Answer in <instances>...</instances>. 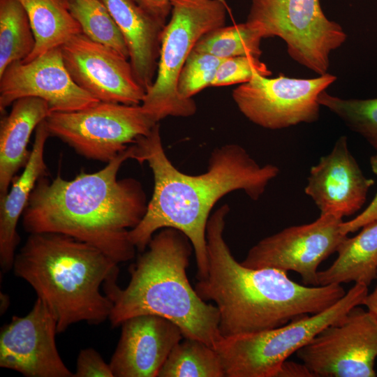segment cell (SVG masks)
Masks as SVG:
<instances>
[{"mask_svg": "<svg viewBox=\"0 0 377 377\" xmlns=\"http://www.w3.org/2000/svg\"><path fill=\"white\" fill-rule=\"evenodd\" d=\"M131 148V158L147 163L154 178L153 193L145 214L128 232L131 242L143 252L157 230L165 228L179 230L192 244L198 280L207 276L206 229L216 203L236 190L258 200L280 172L276 165L258 164L242 147L227 144L212 151L206 172L196 175L184 173L168 158L158 123Z\"/></svg>", "mask_w": 377, "mask_h": 377, "instance_id": "1", "label": "cell"}, {"mask_svg": "<svg viewBox=\"0 0 377 377\" xmlns=\"http://www.w3.org/2000/svg\"><path fill=\"white\" fill-rule=\"evenodd\" d=\"M131 157L130 145L95 172L82 171L72 180L59 173L52 179L39 178L22 214L24 230L68 235L98 248L118 264L132 259L135 247L128 232L143 218L148 202L139 181L117 179Z\"/></svg>", "mask_w": 377, "mask_h": 377, "instance_id": "2", "label": "cell"}, {"mask_svg": "<svg viewBox=\"0 0 377 377\" xmlns=\"http://www.w3.org/2000/svg\"><path fill=\"white\" fill-rule=\"evenodd\" d=\"M229 211L225 204L209 218L207 276L195 286L201 299L216 303L223 337L281 327L300 316L320 313L344 296L346 292L339 284L302 285L287 272L249 268L237 262L223 237Z\"/></svg>", "mask_w": 377, "mask_h": 377, "instance_id": "3", "label": "cell"}, {"mask_svg": "<svg viewBox=\"0 0 377 377\" xmlns=\"http://www.w3.org/2000/svg\"><path fill=\"white\" fill-rule=\"evenodd\" d=\"M129 268L131 279L122 289L117 279L103 289L113 302L109 316L112 327L142 314L165 318L181 330L184 338L201 341L215 348L223 338L219 311L207 303L189 283L186 269L193 246L179 230L165 228L154 235Z\"/></svg>", "mask_w": 377, "mask_h": 377, "instance_id": "4", "label": "cell"}, {"mask_svg": "<svg viewBox=\"0 0 377 377\" xmlns=\"http://www.w3.org/2000/svg\"><path fill=\"white\" fill-rule=\"evenodd\" d=\"M117 265L88 243L61 233L39 232L28 237L13 269L47 305L60 333L80 321L98 325L109 318L113 302L101 288L117 279Z\"/></svg>", "mask_w": 377, "mask_h": 377, "instance_id": "5", "label": "cell"}, {"mask_svg": "<svg viewBox=\"0 0 377 377\" xmlns=\"http://www.w3.org/2000/svg\"><path fill=\"white\" fill-rule=\"evenodd\" d=\"M368 287L355 283L338 302L315 314L304 315L281 327L223 337L215 350L226 377H276L281 364L325 327L363 305Z\"/></svg>", "mask_w": 377, "mask_h": 377, "instance_id": "6", "label": "cell"}, {"mask_svg": "<svg viewBox=\"0 0 377 377\" xmlns=\"http://www.w3.org/2000/svg\"><path fill=\"white\" fill-rule=\"evenodd\" d=\"M170 14L161 37L156 75L141 104L156 123L195 113L193 99L179 96L178 78L198 40L225 25L227 8L223 0H172Z\"/></svg>", "mask_w": 377, "mask_h": 377, "instance_id": "7", "label": "cell"}, {"mask_svg": "<svg viewBox=\"0 0 377 377\" xmlns=\"http://www.w3.org/2000/svg\"><path fill=\"white\" fill-rule=\"evenodd\" d=\"M263 38L279 37L289 56L319 75L327 73L331 52L347 35L324 14L320 0H251L246 21Z\"/></svg>", "mask_w": 377, "mask_h": 377, "instance_id": "8", "label": "cell"}, {"mask_svg": "<svg viewBox=\"0 0 377 377\" xmlns=\"http://www.w3.org/2000/svg\"><path fill=\"white\" fill-rule=\"evenodd\" d=\"M45 123L50 136L85 158L107 163L157 124L141 105L101 101L80 110L51 112Z\"/></svg>", "mask_w": 377, "mask_h": 377, "instance_id": "9", "label": "cell"}, {"mask_svg": "<svg viewBox=\"0 0 377 377\" xmlns=\"http://www.w3.org/2000/svg\"><path fill=\"white\" fill-rule=\"evenodd\" d=\"M336 80L328 73L310 79L256 75L234 89L232 95L239 111L251 122L281 129L318 121V96Z\"/></svg>", "mask_w": 377, "mask_h": 377, "instance_id": "10", "label": "cell"}, {"mask_svg": "<svg viewBox=\"0 0 377 377\" xmlns=\"http://www.w3.org/2000/svg\"><path fill=\"white\" fill-rule=\"evenodd\" d=\"M297 357L324 377H375L377 319L359 306L300 348Z\"/></svg>", "mask_w": 377, "mask_h": 377, "instance_id": "11", "label": "cell"}, {"mask_svg": "<svg viewBox=\"0 0 377 377\" xmlns=\"http://www.w3.org/2000/svg\"><path fill=\"white\" fill-rule=\"evenodd\" d=\"M342 222L327 214L309 223L288 227L260 240L240 263L249 268L293 271L304 285L317 286L319 265L348 237L341 230Z\"/></svg>", "mask_w": 377, "mask_h": 377, "instance_id": "12", "label": "cell"}, {"mask_svg": "<svg viewBox=\"0 0 377 377\" xmlns=\"http://www.w3.org/2000/svg\"><path fill=\"white\" fill-rule=\"evenodd\" d=\"M64 66L74 82L101 102L141 105L146 91L129 59L82 33L61 47Z\"/></svg>", "mask_w": 377, "mask_h": 377, "instance_id": "13", "label": "cell"}, {"mask_svg": "<svg viewBox=\"0 0 377 377\" xmlns=\"http://www.w3.org/2000/svg\"><path fill=\"white\" fill-rule=\"evenodd\" d=\"M24 97L47 102L51 112H73L100 101L79 87L67 71L61 47L29 61L10 64L0 75V111Z\"/></svg>", "mask_w": 377, "mask_h": 377, "instance_id": "14", "label": "cell"}, {"mask_svg": "<svg viewBox=\"0 0 377 377\" xmlns=\"http://www.w3.org/2000/svg\"><path fill=\"white\" fill-rule=\"evenodd\" d=\"M57 320L37 297L24 316H13L0 333V367L28 377H73L57 348Z\"/></svg>", "mask_w": 377, "mask_h": 377, "instance_id": "15", "label": "cell"}, {"mask_svg": "<svg viewBox=\"0 0 377 377\" xmlns=\"http://www.w3.org/2000/svg\"><path fill=\"white\" fill-rule=\"evenodd\" d=\"M374 184L350 153L347 137L342 135L331 151L311 168L304 192L314 202L320 215L343 219L362 208Z\"/></svg>", "mask_w": 377, "mask_h": 377, "instance_id": "16", "label": "cell"}, {"mask_svg": "<svg viewBox=\"0 0 377 377\" xmlns=\"http://www.w3.org/2000/svg\"><path fill=\"white\" fill-rule=\"evenodd\" d=\"M121 325L109 363L114 377H158L170 353L184 338L176 324L156 315L133 316Z\"/></svg>", "mask_w": 377, "mask_h": 377, "instance_id": "17", "label": "cell"}, {"mask_svg": "<svg viewBox=\"0 0 377 377\" xmlns=\"http://www.w3.org/2000/svg\"><path fill=\"white\" fill-rule=\"evenodd\" d=\"M103 1L125 40L135 77L147 91L156 75L166 23L151 15L134 0Z\"/></svg>", "mask_w": 377, "mask_h": 377, "instance_id": "18", "label": "cell"}, {"mask_svg": "<svg viewBox=\"0 0 377 377\" xmlns=\"http://www.w3.org/2000/svg\"><path fill=\"white\" fill-rule=\"evenodd\" d=\"M50 137L45 120L36 128L30 158L18 177H15L8 193L0 198V265L6 272L13 269L15 250L20 241L17 225L39 179L47 175L44 159L45 145Z\"/></svg>", "mask_w": 377, "mask_h": 377, "instance_id": "19", "label": "cell"}, {"mask_svg": "<svg viewBox=\"0 0 377 377\" xmlns=\"http://www.w3.org/2000/svg\"><path fill=\"white\" fill-rule=\"evenodd\" d=\"M11 105L0 122V198L30 158L27 146L32 132L51 113L47 102L36 97L17 99Z\"/></svg>", "mask_w": 377, "mask_h": 377, "instance_id": "20", "label": "cell"}, {"mask_svg": "<svg viewBox=\"0 0 377 377\" xmlns=\"http://www.w3.org/2000/svg\"><path fill=\"white\" fill-rule=\"evenodd\" d=\"M362 228L342 242L330 267L318 272V286L354 282L369 287L377 279V221Z\"/></svg>", "mask_w": 377, "mask_h": 377, "instance_id": "21", "label": "cell"}, {"mask_svg": "<svg viewBox=\"0 0 377 377\" xmlns=\"http://www.w3.org/2000/svg\"><path fill=\"white\" fill-rule=\"evenodd\" d=\"M24 8L33 30L36 44L29 61L46 52L61 47L82 33L71 13L68 0H18Z\"/></svg>", "mask_w": 377, "mask_h": 377, "instance_id": "22", "label": "cell"}, {"mask_svg": "<svg viewBox=\"0 0 377 377\" xmlns=\"http://www.w3.org/2000/svg\"><path fill=\"white\" fill-rule=\"evenodd\" d=\"M35 44L22 3L18 0H0V75L10 64L25 60Z\"/></svg>", "mask_w": 377, "mask_h": 377, "instance_id": "23", "label": "cell"}, {"mask_svg": "<svg viewBox=\"0 0 377 377\" xmlns=\"http://www.w3.org/2000/svg\"><path fill=\"white\" fill-rule=\"evenodd\" d=\"M158 377H226L216 350L205 343L183 338L171 350Z\"/></svg>", "mask_w": 377, "mask_h": 377, "instance_id": "24", "label": "cell"}, {"mask_svg": "<svg viewBox=\"0 0 377 377\" xmlns=\"http://www.w3.org/2000/svg\"><path fill=\"white\" fill-rule=\"evenodd\" d=\"M68 5L82 34L129 59L123 36L103 0H68Z\"/></svg>", "mask_w": 377, "mask_h": 377, "instance_id": "25", "label": "cell"}, {"mask_svg": "<svg viewBox=\"0 0 377 377\" xmlns=\"http://www.w3.org/2000/svg\"><path fill=\"white\" fill-rule=\"evenodd\" d=\"M262 39L259 31L247 22L224 25L203 35L193 50L220 59L246 55L260 58Z\"/></svg>", "mask_w": 377, "mask_h": 377, "instance_id": "26", "label": "cell"}, {"mask_svg": "<svg viewBox=\"0 0 377 377\" xmlns=\"http://www.w3.org/2000/svg\"><path fill=\"white\" fill-rule=\"evenodd\" d=\"M318 101L377 151V98L343 99L323 91Z\"/></svg>", "mask_w": 377, "mask_h": 377, "instance_id": "27", "label": "cell"}, {"mask_svg": "<svg viewBox=\"0 0 377 377\" xmlns=\"http://www.w3.org/2000/svg\"><path fill=\"white\" fill-rule=\"evenodd\" d=\"M223 59L194 50L188 55L177 81L179 96L185 100L212 86L217 68Z\"/></svg>", "mask_w": 377, "mask_h": 377, "instance_id": "28", "label": "cell"}, {"mask_svg": "<svg viewBox=\"0 0 377 377\" xmlns=\"http://www.w3.org/2000/svg\"><path fill=\"white\" fill-rule=\"evenodd\" d=\"M256 75L269 77L271 71L259 57L252 55L223 59L219 66L212 87L244 84Z\"/></svg>", "mask_w": 377, "mask_h": 377, "instance_id": "29", "label": "cell"}, {"mask_svg": "<svg viewBox=\"0 0 377 377\" xmlns=\"http://www.w3.org/2000/svg\"><path fill=\"white\" fill-rule=\"evenodd\" d=\"M75 369L73 377H114L110 364L92 348L80 350Z\"/></svg>", "mask_w": 377, "mask_h": 377, "instance_id": "30", "label": "cell"}, {"mask_svg": "<svg viewBox=\"0 0 377 377\" xmlns=\"http://www.w3.org/2000/svg\"><path fill=\"white\" fill-rule=\"evenodd\" d=\"M370 165L374 174L377 175V151L370 158ZM377 221V192L370 204L357 216L353 219L342 222L341 230L348 235L354 232L362 227Z\"/></svg>", "mask_w": 377, "mask_h": 377, "instance_id": "31", "label": "cell"}, {"mask_svg": "<svg viewBox=\"0 0 377 377\" xmlns=\"http://www.w3.org/2000/svg\"><path fill=\"white\" fill-rule=\"evenodd\" d=\"M145 11L158 20L167 23L171 13L172 0H134Z\"/></svg>", "mask_w": 377, "mask_h": 377, "instance_id": "32", "label": "cell"}, {"mask_svg": "<svg viewBox=\"0 0 377 377\" xmlns=\"http://www.w3.org/2000/svg\"><path fill=\"white\" fill-rule=\"evenodd\" d=\"M314 374L303 363L287 360L283 362L276 377H314Z\"/></svg>", "mask_w": 377, "mask_h": 377, "instance_id": "33", "label": "cell"}, {"mask_svg": "<svg viewBox=\"0 0 377 377\" xmlns=\"http://www.w3.org/2000/svg\"><path fill=\"white\" fill-rule=\"evenodd\" d=\"M363 305L366 306L367 310L377 319V286L371 293H368Z\"/></svg>", "mask_w": 377, "mask_h": 377, "instance_id": "34", "label": "cell"}]
</instances>
